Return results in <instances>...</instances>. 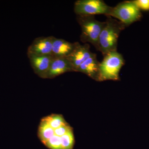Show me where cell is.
I'll list each match as a JSON object with an SVG mask.
<instances>
[{"mask_svg": "<svg viewBox=\"0 0 149 149\" xmlns=\"http://www.w3.org/2000/svg\"><path fill=\"white\" fill-rule=\"evenodd\" d=\"M104 26L99 37L97 49L106 54L117 51L118 40L120 32L126 27L125 24L107 15Z\"/></svg>", "mask_w": 149, "mask_h": 149, "instance_id": "1", "label": "cell"}, {"mask_svg": "<svg viewBox=\"0 0 149 149\" xmlns=\"http://www.w3.org/2000/svg\"><path fill=\"white\" fill-rule=\"evenodd\" d=\"M104 57L102 61L100 63L99 81L120 80L119 72L125 63L122 55L117 51H113Z\"/></svg>", "mask_w": 149, "mask_h": 149, "instance_id": "2", "label": "cell"}, {"mask_svg": "<svg viewBox=\"0 0 149 149\" xmlns=\"http://www.w3.org/2000/svg\"><path fill=\"white\" fill-rule=\"evenodd\" d=\"M77 19L81 28L80 40L83 43H91L96 49L105 22L98 21L94 15H77Z\"/></svg>", "mask_w": 149, "mask_h": 149, "instance_id": "3", "label": "cell"}, {"mask_svg": "<svg viewBox=\"0 0 149 149\" xmlns=\"http://www.w3.org/2000/svg\"><path fill=\"white\" fill-rule=\"evenodd\" d=\"M109 16L119 19L126 27L139 20L142 14L133 1H125L113 7Z\"/></svg>", "mask_w": 149, "mask_h": 149, "instance_id": "4", "label": "cell"}, {"mask_svg": "<svg viewBox=\"0 0 149 149\" xmlns=\"http://www.w3.org/2000/svg\"><path fill=\"white\" fill-rule=\"evenodd\" d=\"M112 7L101 0H78L74 3V10L77 15H109Z\"/></svg>", "mask_w": 149, "mask_h": 149, "instance_id": "5", "label": "cell"}, {"mask_svg": "<svg viewBox=\"0 0 149 149\" xmlns=\"http://www.w3.org/2000/svg\"><path fill=\"white\" fill-rule=\"evenodd\" d=\"M34 72L39 77L47 79L48 71L53 59L52 56H39L27 54Z\"/></svg>", "mask_w": 149, "mask_h": 149, "instance_id": "6", "label": "cell"}, {"mask_svg": "<svg viewBox=\"0 0 149 149\" xmlns=\"http://www.w3.org/2000/svg\"><path fill=\"white\" fill-rule=\"evenodd\" d=\"M54 37H39L32 42L27 49V54L39 56H52Z\"/></svg>", "mask_w": 149, "mask_h": 149, "instance_id": "7", "label": "cell"}, {"mask_svg": "<svg viewBox=\"0 0 149 149\" xmlns=\"http://www.w3.org/2000/svg\"><path fill=\"white\" fill-rule=\"evenodd\" d=\"M95 54L91 52L90 46L88 44L81 45L76 42L74 50L66 58L71 63L74 72H76L80 65Z\"/></svg>", "mask_w": 149, "mask_h": 149, "instance_id": "8", "label": "cell"}, {"mask_svg": "<svg viewBox=\"0 0 149 149\" xmlns=\"http://www.w3.org/2000/svg\"><path fill=\"white\" fill-rule=\"evenodd\" d=\"M68 72L74 71L71 63L66 58L54 57L48 71L47 79H52Z\"/></svg>", "mask_w": 149, "mask_h": 149, "instance_id": "9", "label": "cell"}, {"mask_svg": "<svg viewBox=\"0 0 149 149\" xmlns=\"http://www.w3.org/2000/svg\"><path fill=\"white\" fill-rule=\"evenodd\" d=\"M100 65V62L97 59L96 54H95L80 65L76 72H82L92 79L99 81Z\"/></svg>", "mask_w": 149, "mask_h": 149, "instance_id": "10", "label": "cell"}, {"mask_svg": "<svg viewBox=\"0 0 149 149\" xmlns=\"http://www.w3.org/2000/svg\"><path fill=\"white\" fill-rule=\"evenodd\" d=\"M76 44L54 37L52 55L55 58H67L74 50Z\"/></svg>", "mask_w": 149, "mask_h": 149, "instance_id": "11", "label": "cell"}, {"mask_svg": "<svg viewBox=\"0 0 149 149\" xmlns=\"http://www.w3.org/2000/svg\"><path fill=\"white\" fill-rule=\"evenodd\" d=\"M54 135V129L51 128L42 119L38 129V136L40 141L45 145L50 139Z\"/></svg>", "mask_w": 149, "mask_h": 149, "instance_id": "12", "label": "cell"}, {"mask_svg": "<svg viewBox=\"0 0 149 149\" xmlns=\"http://www.w3.org/2000/svg\"><path fill=\"white\" fill-rule=\"evenodd\" d=\"M42 119L54 129L68 124L61 115L53 114L44 118Z\"/></svg>", "mask_w": 149, "mask_h": 149, "instance_id": "13", "label": "cell"}, {"mask_svg": "<svg viewBox=\"0 0 149 149\" xmlns=\"http://www.w3.org/2000/svg\"><path fill=\"white\" fill-rule=\"evenodd\" d=\"M62 149H73L74 139L72 130L61 137Z\"/></svg>", "mask_w": 149, "mask_h": 149, "instance_id": "14", "label": "cell"}, {"mask_svg": "<svg viewBox=\"0 0 149 149\" xmlns=\"http://www.w3.org/2000/svg\"><path fill=\"white\" fill-rule=\"evenodd\" d=\"M45 145L49 149H62L61 137L54 135Z\"/></svg>", "mask_w": 149, "mask_h": 149, "instance_id": "15", "label": "cell"}, {"mask_svg": "<svg viewBox=\"0 0 149 149\" xmlns=\"http://www.w3.org/2000/svg\"><path fill=\"white\" fill-rule=\"evenodd\" d=\"M72 130V128L70 126L69 124H68L54 129V135L61 137Z\"/></svg>", "mask_w": 149, "mask_h": 149, "instance_id": "16", "label": "cell"}, {"mask_svg": "<svg viewBox=\"0 0 149 149\" xmlns=\"http://www.w3.org/2000/svg\"><path fill=\"white\" fill-rule=\"evenodd\" d=\"M133 2L140 10H149V0H136Z\"/></svg>", "mask_w": 149, "mask_h": 149, "instance_id": "17", "label": "cell"}]
</instances>
